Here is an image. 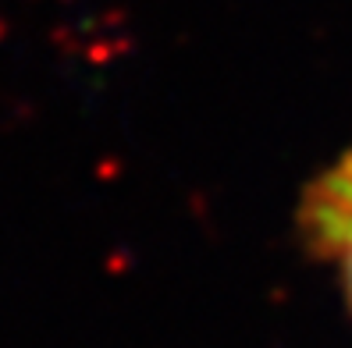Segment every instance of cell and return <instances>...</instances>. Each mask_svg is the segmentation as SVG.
<instances>
[{
    "instance_id": "6da1fadb",
    "label": "cell",
    "mask_w": 352,
    "mask_h": 348,
    "mask_svg": "<svg viewBox=\"0 0 352 348\" xmlns=\"http://www.w3.org/2000/svg\"><path fill=\"white\" fill-rule=\"evenodd\" d=\"M302 224L309 245L320 256L338 259L345 292L352 299V153L309 185Z\"/></svg>"
}]
</instances>
